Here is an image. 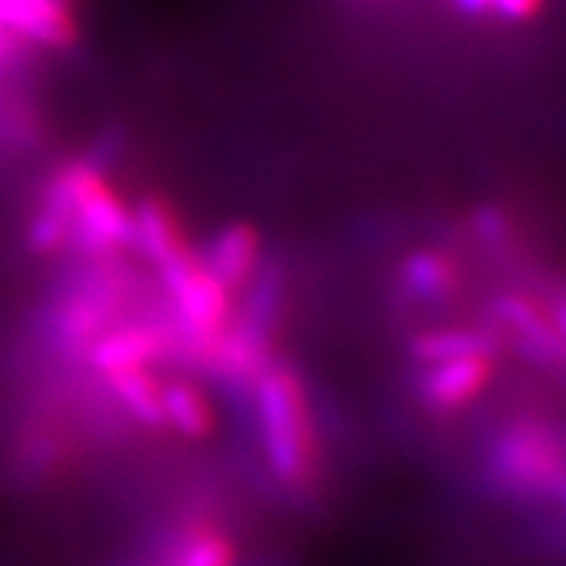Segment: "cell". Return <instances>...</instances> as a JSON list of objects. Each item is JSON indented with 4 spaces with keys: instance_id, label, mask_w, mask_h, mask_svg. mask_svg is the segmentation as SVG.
<instances>
[{
    "instance_id": "6da1fadb",
    "label": "cell",
    "mask_w": 566,
    "mask_h": 566,
    "mask_svg": "<svg viewBox=\"0 0 566 566\" xmlns=\"http://www.w3.org/2000/svg\"><path fill=\"white\" fill-rule=\"evenodd\" d=\"M256 417L273 478L305 486L314 474L316 440L308 397L291 368H265L256 380Z\"/></svg>"
},
{
    "instance_id": "7a4b0ae2",
    "label": "cell",
    "mask_w": 566,
    "mask_h": 566,
    "mask_svg": "<svg viewBox=\"0 0 566 566\" xmlns=\"http://www.w3.org/2000/svg\"><path fill=\"white\" fill-rule=\"evenodd\" d=\"M161 280L176 300L187 339L208 359L228 334L230 291L216 280L193 251L161 268Z\"/></svg>"
},
{
    "instance_id": "3957f363",
    "label": "cell",
    "mask_w": 566,
    "mask_h": 566,
    "mask_svg": "<svg viewBox=\"0 0 566 566\" xmlns=\"http://www.w3.org/2000/svg\"><path fill=\"white\" fill-rule=\"evenodd\" d=\"M495 469L521 492H546L564 478L555 438L535 423H517L503 431L495 446Z\"/></svg>"
},
{
    "instance_id": "277c9868",
    "label": "cell",
    "mask_w": 566,
    "mask_h": 566,
    "mask_svg": "<svg viewBox=\"0 0 566 566\" xmlns=\"http://www.w3.org/2000/svg\"><path fill=\"white\" fill-rule=\"evenodd\" d=\"M0 29L50 50L75 41L70 0H0Z\"/></svg>"
},
{
    "instance_id": "5b68a950",
    "label": "cell",
    "mask_w": 566,
    "mask_h": 566,
    "mask_svg": "<svg viewBox=\"0 0 566 566\" xmlns=\"http://www.w3.org/2000/svg\"><path fill=\"white\" fill-rule=\"evenodd\" d=\"M489 377H492L489 354L446 359V363L429 366V371L423 374V382H420V395H423L431 409H463L467 402H472L486 388Z\"/></svg>"
},
{
    "instance_id": "8992f818",
    "label": "cell",
    "mask_w": 566,
    "mask_h": 566,
    "mask_svg": "<svg viewBox=\"0 0 566 566\" xmlns=\"http://www.w3.org/2000/svg\"><path fill=\"white\" fill-rule=\"evenodd\" d=\"M165 334L150 325H124L90 345V359L101 374H122L147 368L165 354Z\"/></svg>"
},
{
    "instance_id": "52a82bcc",
    "label": "cell",
    "mask_w": 566,
    "mask_h": 566,
    "mask_svg": "<svg viewBox=\"0 0 566 566\" xmlns=\"http://www.w3.org/2000/svg\"><path fill=\"white\" fill-rule=\"evenodd\" d=\"M201 262L233 294L256 276L259 233L251 224H228L216 233Z\"/></svg>"
},
{
    "instance_id": "ba28073f",
    "label": "cell",
    "mask_w": 566,
    "mask_h": 566,
    "mask_svg": "<svg viewBox=\"0 0 566 566\" xmlns=\"http://www.w3.org/2000/svg\"><path fill=\"white\" fill-rule=\"evenodd\" d=\"M133 242L142 244V251L150 256L158 271L190 251L172 208L156 196L144 199L133 213Z\"/></svg>"
},
{
    "instance_id": "9c48e42d",
    "label": "cell",
    "mask_w": 566,
    "mask_h": 566,
    "mask_svg": "<svg viewBox=\"0 0 566 566\" xmlns=\"http://www.w3.org/2000/svg\"><path fill=\"white\" fill-rule=\"evenodd\" d=\"M115 308L113 287H81L75 296H66L64 305L55 314V337L66 348L75 345H93L98 331L107 323L109 311Z\"/></svg>"
},
{
    "instance_id": "30bf717a",
    "label": "cell",
    "mask_w": 566,
    "mask_h": 566,
    "mask_svg": "<svg viewBox=\"0 0 566 566\" xmlns=\"http://www.w3.org/2000/svg\"><path fill=\"white\" fill-rule=\"evenodd\" d=\"M165 426H172L181 438L205 440L213 434V406L201 388L187 380H172L165 386Z\"/></svg>"
},
{
    "instance_id": "8fae6325",
    "label": "cell",
    "mask_w": 566,
    "mask_h": 566,
    "mask_svg": "<svg viewBox=\"0 0 566 566\" xmlns=\"http://www.w3.org/2000/svg\"><path fill=\"white\" fill-rule=\"evenodd\" d=\"M113 395L124 402V409L147 429L165 426V386L147 368H133L107 377Z\"/></svg>"
},
{
    "instance_id": "7c38bea8",
    "label": "cell",
    "mask_w": 566,
    "mask_h": 566,
    "mask_svg": "<svg viewBox=\"0 0 566 566\" xmlns=\"http://www.w3.org/2000/svg\"><path fill=\"white\" fill-rule=\"evenodd\" d=\"M501 314L503 319L512 325V328L521 334L526 345H530V352L535 354L538 359H566V348L560 334L555 331V325L541 314L532 302L521 300V296H506L501 302Z\"/></svg>"
},
{
    "instance_id": "4fadbf2b",
    "label": "cell",
    "mask_w": 566,
    "mask_h": 566,
    "mask_svg": "<svg viewBox=\"0 0 566 566\" xmlns=\"http://www.w3.org/2000/svg\"><path fill=\"white\" fill-rule=\"evenodd\" d=\"M402 285L417 300H443L458 285V271L449 259L434 251L411 253L402 265Z\"/></svg>"
},
{
    "instance_id": "5bb4252c",
    "label": "cell",
    "mask_w": 566,
    "mask_h": 566,
    "mask_svg": "<svg viewBox=\"0 0 566 566\" xmlns=\"http://www.w3.org/2000/svg\"><path fill=\"white\" fill-rule=\"evenodd\" d=\"M411 352L420 363L434 366V363H446V359L472 357V354H489L492 343L489 337L478 334V331H460V328H443V331H426L420 337H415Z\"/></svg>"
},
{
    "instance_id": "9a60e30c",
    "label": "cell",
    "mask_w": 566,
    "mask_h": 566,
    "mask_svg": "<svg viewBox=\"0 0 566 566\" xmlns=\"http://www.w3.org/2000/svg\"><path fill=\"white\" fill-rule=\"evenodd\" d=\"M233 544L228 535L210 526H196L172 549L167 566H233Z\"/></svg>"
},
{
    "instance_id": "2e32d148",
    "label": "cell",
    "mask_w": 566,
    "mask_h": 566,
    "mask_svg": "<svg viewBox=\"0 0 566 566\" xmlns=\"http://www.w3.org/2000/svg\"><path fill=\"white\" fill-rule=\"evenodd\" d=\"M541 0H492V9L503 14V18H512V21H524L538 12Z\"/></svg>"
},
{
    "instance_id": "e0dca14e",
    "label": "cell",
    "mask_w": 566,
    "mask_h": 566,
    "mask_svg": "<svg viewBox=\"0 0 566 566\" xmlns=\"http://www.w3.org/2000/svg\"><path fill=\"white\" fill-rule=\"evenodd\" d=\"M478 230H481V237L489 239V242H501L506 237V219L497 210H483L478 216Z\"/></svg>"
},
{
    "instance_id": "ac0fdd59",
    "label": "cell",
    "mask_w": 566,
    "mask_h": 566,
    "mask_svg": "<svg viewBox=\"0 0 566 566\" xmlns=\"http://www.w3.org/2000/svg\"><path fill=\"white\" fill-rule=\"evenodd\" d=\"M555 331H558L560 339L566 343V302H560L558 308H555Z\"/></svg>"
}]
</instances>
